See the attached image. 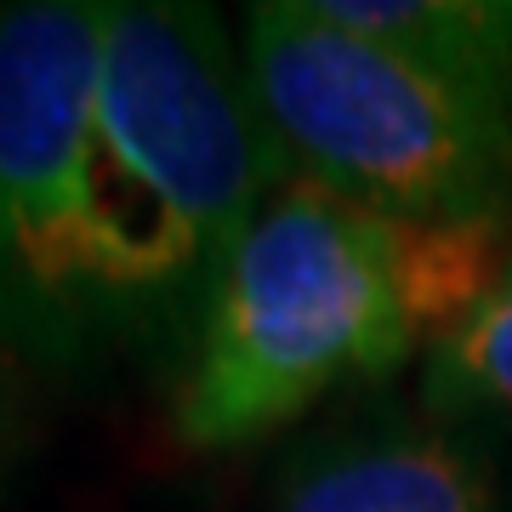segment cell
<instances>
[{
	"instance_id": "cell-1",
	"label": "cell",
	"mask_w": 512,
	"mask_h": 512,
	"mask_svg": "<svg viewBox=\"0 0 512 512\" xmlns=\"http://www.w3.org/2000/svg\"><path fill=\"white\" fill-rule=\"evenodd\" d=\"M296 177L211 6H109L97 80V234L114 302L200 313L256 211Z\"/></svg>"
},
{
	"instance_id": "cell-2",
	"label": "cell",
	"mask_w": 512,
	"mask_h": 512,
	"mask_svg": "<svg viewBox=\"0 0 512 512\" xmlns=\"http://www.w3.org/2000/svg\"><path fill=\"white\" fill-rule=\"evenodd\" d=\"M410 348L387 222L291 177L205 296L177 439L188 450L268 439L336 382L382 376Z\"/></svg>"
},
{
	"instance_id": "cell-3",
	"label": "cell",
	"mask_w": 512,
	"mask_h": 512,
	"mask_svg": "<svg viewBox=\"0 0 512 512\" xmlns=\"http://www.w3.org/2000/svg\"><path fill=\"white\" fill-rule=\"evenodd\" d=\"M245 74L296 177L382 222H501L512 211V103L421 69L319 12H245Z\"/></svg>"
},
{
	"instance_id": "cell-4",
	"label": "cell",
	"mask_w": 512,
	"mask_h": 512,
	"mask_svg": "<svg viewBox=\"0 0 512 512\" xmlns=\"http://www.w3.org/2000/svg\"><path fill=\"white\" fill-rule=\"evenodd\" d=\"M103 0L0 6V228L52 319L109 308L97 234Z\"/></svg>"
},
{
	"instance_id": "cell-5",
	"label": "cell",
	"mask_w": 512,
	"mask_h": 512,
	"mask_svg": "<svg viewBox=\"0 0 512 512\" xmlns=\"http://www.w3.org/2000/svg\"><path fill=\"white\" fill-rule=\"evenodd\" d=\"M279 512H490V473L450 439L342 444L291 478Z\"/></svg>"
},
{
	"instance_id": "cell-6",
	"label": "cell",
	"mask_w": 512,
	"mask_h": 512,
	"mask_svg": "<svg viewBox=\"0 0 512 512\" xmlns=\"http://www.w3.org/2000/svg\"><path fill=\"white\" fill-rule=\"evenodd\" d=\"M330 23L512 103V0H319Z\"/></svg>"
},
{
	"instance_id": "cell-7",
	"label": "cell",
	"mask_w": 512,
	"mask_h": 512,
	"mask_svg": "<svg viewBox=\"0 0 512 512\" xmlns=\"http://www.w3.org/2000/svg\"><path fill=\"white\" fill-rule=\"evenodd\" d=\"M501 222H387L393 279L416 342H439L490 296L507 268H495Z\"/></svg>"
},
{
	"instance_id": "cell-8",
	"label": "cell",
	"mask_w": 512,
	"mask_h": 512,
	"mask_svg": "<svg viewBox=\"0 0 512 512\" xmlns=\"http://www.w3.org/2000/svg\"><path fill=\"white\" fill-rule=\"evenodd\" d=\"M427 393L444 410H512V262L490 296L433 342Z\"/></svg>"
},
{
	"instance_id": "cell-9",
	"label": "cell",
	"mask_w": 512,
	"mask_h": 512,
	"mask_svg": "<svg viewBox=\"0 0 512 512\" xmlns=\"http://www.w3.org/2000/svg\"><path fill=\"white\" fill-rule=\"evenodd\" d=\"M46 336H52V313L35 302L29 279L18 274V256L6 245V228H0V342L23 348V342H46Z\"/></svg>"
}]
</instances>
